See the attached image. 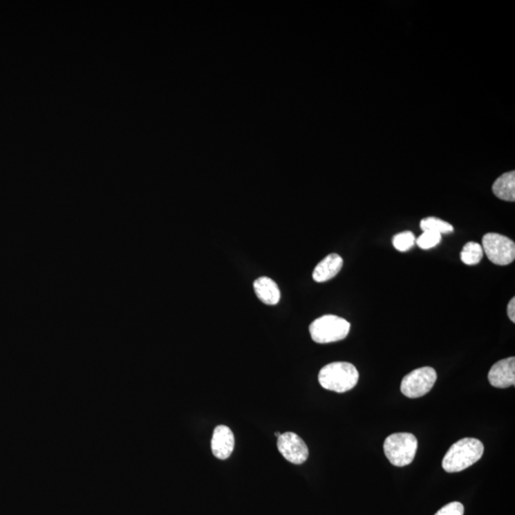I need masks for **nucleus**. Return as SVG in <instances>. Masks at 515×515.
<instances>
[{"label":"nucleus","instance_id":"f257e3e1","mask_svg":"<svg viewBox=\"0 0 515 515\" xmlns=\"http://www.w3.org/2000/svg\"><path fill=\"white\" fill-rule=\"evenodd\" d=\"M484 453V444L476 438L457 441L444 456L442 466L447 472H459L478 462Z\"/></svg>","mask_w":515,"mask_h":515},{"label":"nucleus","instance_id":"f03ea898","mask_svg":"<svg viewBox=\"0 0 515 515\" xmlns=\"http://www.w3.org/2000/svg\"><path fill=\"white\" fill-rule=\"evenodd\" d=\"M359 373L355 366L346 362L328 364L319 373V383L328 391L338 393H346L356 386Z\"/></svg>","mask_w":515,"mask_h":515},{"label":"nucleus","instance_id":"7ed1b4c3","mask_svg":"<svg viewBox=\"0 0 515 515\" xmlns=\"http://www.w3.org/2000/svg\"><path fill=\"white\" fill-rule=\"evenodd\" d=\"M418 441L411 433H394L389 436L384 443L386 458L393 466L404 467L412 463L415 457Z\"/></svg>","mask_w":515,"mask_h":515},{"label":"nucleus","instance_id":"20e7f679","mask_svg":"<svg viewBox=\"0 0 515 515\" xmlns=\"http://www.w3.org/2000/svg\"><path fill=\"white\" fill-rule=\"evenodd\" d=\"M350 330V324L335 315L316 319L309 326L311 338L318 344H329L344 340Z\"/></svg>","mask_w":515,"mask_h":515},{"label":"nucleus","instance_id":"39448f33","mask_svg":"<svg viewBox=\"0 0 515 515\" xmlns=\"http://www.w3.org/2000/svg\"><path fill=\"white\" fill-rule=\"evenodd\" d=\"M482 248L494 265H511L514 261L515 243L506 236L498 233H487L482 240Z\"/></svg>","mask_w":515,"mask_h":515},{"label":"nucleus","instance_id":"423d86ee","mask_svg":"<svg viewBox=\"0 0 515 515\" xmlns=\"http://www.w3.org/2000/svg\"><path fill=\"white\" fill-rule=\"evenodd\" d=\"M436 380V369L431 366L417 368L404 377L401 384L402 393L409 398H420L431 391Z\"/></svg>","mask_w":515,"mask_h":515},{"label":"nucleus","instance_id":"0eeeda50","mask_svg":"<svg viewBox=\"0 0 515 515\" xmlns=\"http://www.w3.org/2000/svg\"><path fill=\"white\" fill-rule=\"evenodd\" d=\"M277 446L281 456L290 463L301 465L308 458V448L305 442L293 432H285L278 437Z\"/></svg>","mask_w":515,"mask_h":515},{"label":"nucleus","instance_id":"6e6552de","mask_svg":"<svg viewBox=\"0 0 515 515\" xmlns=\"http://www.w3.org/2000/svg\"><path fill=\"white\" fill-rule=\"evenodd\" d=\"M487 378L494 388H507L512 386H514L515 384L514 357H509V358L494 364L489 371Z\"/></svg>","mask_w":515,"mask_h":515},{"label":"nucleus","instance_id":"1a4fd4ad","mask_svg":"<svg viewBox=\"0 0 515 515\" xmlns=\"http://www.w3.org/2000/svg\"><path fill=\"white\" fill-rule=\"evenodd\" d=\"M235 438L234 434L228 427H216L211 439V449L216 458L225 460L230 458L233 451H234Z\"/></svg>","mask_w":515,"mask_h":515},{"label":"nucleus","instance_id":"9d476101","mask_svg":"<svg viewBox=\"0 0 515 515\" xmlns=\"http://www.w3.org/2000/svg\"><path fill=\"white\" fill-rule=\"evenodd\" d=\"M344 261L338 254H330L321 261L313 271L312 277L316 283H325L335 277L343 268Z\"/></svg>","mask_w":515,"mask_h":515},{"label":"nucleus","instance_id":"9b49d317","mask_svg":"<svg viewBox=\"0 0 515 515\" xmlns=\"http://www.w3.org/2000/svg\"><path fill=\"white\" fill-rule=\"evenodd\" d=\"M253 286L256 295L265 305L275 306L280 301L281 291L279 290L277 283L272 279L259 278L254 281Z\"/></svg>","mask_w":515,"mask_h":515},{"label":"nucleus","instance_id":"f8f14e48","mask_svg":"<svg viewBox=\"0 0 515 515\" xmlns=\"http://www.w3.org/2000/svg\"><path fill=\"white\" fill-rule=\"evenodd\" d=\"M492 191L494 195L500 200L506 202H514L515 200V172L505 173L500 176L492 185Z\"/></svg>","mask_w":515,"mask_h":515},{"label":"nucleus","instance_id":"ddd939ff","mask_svg":"<svg viewBox=\"0 0 515 515\" xmlns=\"http://www.w3.org/2000/svg\"><path fill=\"white\" fill-rule=\"evenodd\" d=\"M484 251L481 245L476 242H469L464 245L461 254V261L465 265H476L481 262Z\"/></svg>","mask_w":515,"mask_h":515},{"label":"nucleus","instance_id":"4468645a","mask_svg":"<svg viewBox=\"0 0 515 515\" xmlns=\"http://www.w3.org/2000/svg\"><path fill=\"white\" fill-rule=\"evenodd\" d=\"M421 230L424 231H432L439 234H448L453 231V226L451 223L444 222L438 218L429 217L424 218L420 223Z\"/></svg>","mask_w":515,"mask_h":515},{"label":"nucleus","instance_id":"2eb2a0df","mask_svg":"<svg viewBox=\"0 0 515 515\" xmlns=\"http://www.w3.org/2000/svg\"><path fill=\"white\" fill-rule=\"evenodd\" d=\"M415 237L411 231H404L394 236L393 243L394 247L401 252H406L411 250L412 246L415 243Z\"/></svg>","mask_w":515,"mask_h":515},{"label":"nucleus","instance_id":"dca6fc26","mask_svg":"<svg viewBox=\"0 0 515 515\" xmlns=\"http://www.w3.org/2000/svg\"><path fill=\"white\" fill-rule=\"evenodd\" d=\"M441 238L442 235L439 234V233L432 232V231H424L423 234L417 238L415 243L422 250H427L438 245L441 242Z\"/></svg>","mask_w":515,"mask_h":515},{"label":"nucleus","instance_id":"f3484780","mask_svg":"<svg viewBox=\"0 0 515 515\" xmlns=\"http://www.w3.org/2000/svg\"><path fill=\"white\" fill-rule=\"evenodd\" d=\"M436 515H464V506L459 502H451L439 509Z\"/></svg>","mask_w":515,"mask_h":515},{"label":"nucleus","instance_id":"a211bd4d","mask_svg":"<svg viewBox=\"0 0 515 515\" xmlns=\"http://www.w3.org/2000/svg\"><path fill=\"white\" fill-rule=\"evenodd\" d=\"M507 316L512 323H515V298H512L507 305Z\"/></svg>","mask_w":515,"mask_h":515},{"label":"nucleus","instance_id":"6ab92c4d","mask_svg":"<svg viewBox=\"0 0 515 515\" xmlns=\"http://www.w3.org/2000/svg\"><path fill=\"white\" fill-rule=\"evenodd\" d=\"M281 436V434H280V433H279V432H276V433H275V436H276V437H277V438H278V437H279V436Z\"/></svg>","mask_w":515,"mask_h":515}]
</instances>
